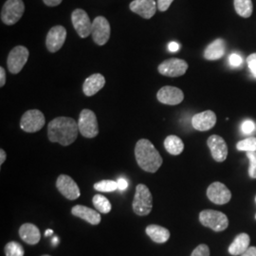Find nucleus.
<instances>
[{
	"label": "nucleus",
	"mask_w": 256,
	"mask_h": 256,
	"mask_svg": "<svg viewBox=\"0 0 256 256\" xmlns=\"http://www.w3.org/2000/svg\"><path fill=\"white\" fill-rule=\"evenodd\" d=\"M135 156L138 165L148 173H156L164 162L158 151L146 138H140L136 144Z\"/></svg>",
	"instance_id": "nucleus-2"
},
{
	"label": "nucleus",
	"mask_w": 256,
	"mask_h": 256,
	"mask_svg": "<svg viewBox=\"0 0 256 256\" xmlns=\"http://www.w3.org/2000/svg\"><path fill=\"white\" fill-rule=\"evenodd\" d=\"M226 50V43L223 39L212 41L204 50V58L209 61H216L223 57Z\"/></svg>",
	"instance_id": "nucleus-22"
},
{
	"label": "nucleus",
	"mask_w": 256,
	"mask_h": 256,
	"mask_svg": "<svg viewBox=\"0 0 256 256\" xmlns=\"http://www.w3.org/2000/svg\"><path fill=\"white\" fill-rule=\"evenodd\" d=\"M158 72L167 77H180L186 74L188 64L182 59L171 58L164 61L158 68Z\"/></svg>",
	"instance_id": "nucleus-10"
},
{
	"label": "nucleus",
	"mask_w": 256,
	"mask_h": 256,
	"mask_svg": "<svg viewBox=\"0 0 256 256\" xmlns=\"http://www.w3.org/2000/svg\"><path fill=\"white\" fill-rule=\"evenodd\" d=\"M168 48H169V50H170V52H178V50L180 48V44H178V43H176V42H171V43L169 44Z\"/></svg>",
	"instance_id": "nucleus-40"
},
{
	"label": "nucleus",
	"mask_w": 256,
	"mask_h": 256,
	"mask_svg": "<svg viewBox=\"0 0 256 256\" xmlns=\"http://www.w3.org/2000/svg\"><path fill=\"white\" fill-rule=\"evenodd\" d=\"M58 191L70 200H75L80 198L81 192L77 183L68 174H60L56 180Z\"/></svg>",
	"instance_id": "nucleus-12"
},
{
	"label": "nucleus",
	"mask_w": 256,
	"mask_h": 256,
	"mask_svg": "<svg viewBox=\"0 0 256 256\" xmlns=\"http://www.w3.org/2000/svg\"><path fill=\"white\" fill-rule=\"evenodd\" d=\"M241 256H256V247H250Z\"/></svg>",
	"instance_id": "nucleus-41"
},
{
	"label": "nucleus",
	"mask_w": 256,
	"mask_h": 256,
	"mask_svg": "<svg viewBox=\"0 0 256 256\" xmlns=\"http://www.w3.org/2000/svg\"><path fill=\"white\" fill-rule=\"evenodd\" d=\"M234 4L238 16L248 18L252 14L254 6L252 0H234Z\"/></svg>",
	"instance_id": "nucleus-26"
},
{
	"label": "nucleus",
	"mask_w": 256,
	"mask_h": 256,
	"mask_svg": "<svg viewBox=\"0 0 256 256\" xmlns=\"http://www.w3.org/2000/svg\"><path fill=\"white\" fill-rule=\"evenodd\" d=\"M66 38V30L63 26L52 28L46 38V46L50 52H57L63 45Z\"/></svg>",
	"instance_id": "nucleus-13"
},
{
	"label": "nucleus",
	"mask_w": 256,
	"mask_h": 256,
	"mask_svg": "<svg viewBox=\"0 0 256 256\" xmlns=\"http://www.w3.org/2000/svg\"><path fill=\"white\" fill-rule=\"evenodd\" d=\"M216 124V115L212 110H206L194 115L192 118V128L198 131H208Z\"/></svg>",
	"instance_id": "nucleus-17"
},
{
	"label": "nucleus",
	"mask_w": 256,
	"mask_h": 256,
	"mask_svg": "<svg viewBox=\"0 0 256 256\" xmlns=\"http://www.w3.org/2000/svg\"><path fill=\"white\" fill-rule=\"evenodd\" d=\"M92 203L98 212H100L102 214H108L112 209L110 200L102 194H95L92 198Z\"/></svg>",
	"instance_id": "nucleus-27"
},
{
	"label": "nucleus",
	"mask_w": 256,
	"mask_h": 256,
	"mask_svg": "<svg viewBox=\"0 0 256 256\" xmlns=\"http://www.w3.org/2000/svg\"><path fill=\"white\" fill-rule=\"evenodd\" d=\"M132 208L134 212L140 216H146L151 212L153 208V196L146 185H137Z\"/></svg>",
	"instance_id": "nucleus-3"
},
{
	"label": "nucleus",
	"mask_w": 256,
	"mask_h": 256,
	"mask_svg": "<svg viewBox=\"0 0 256 256\" xmlns=\"http://www.w3.org/2000/svg\"><path fill=\"white\" fill-rule=\"evenodd\" d=\"M174 0H158V10L160 12H165L169 9L171 4L173 3Z\"/></svg>",
	"instance_id": "nucleus-35"
},
{
	"label": "nucleus",
	"mask_w": 256,
	"mask_h": 256,
	"mask_svg": "<svg viewBox=\"0 0 256 256\" xmlns=\"http://www.w3.org/2000/svg\"><path fill=\"white\" fill-rule=\"evenodd\" d=\"M28 50L26 46H14L7 59V66L10 74H18L22 70L28 59Z\"/></svg>",
	"instance_id": "nucleus-8"
},
{
	"label": "nucleus",
	"mask_w": 256,
	"mask_h": 256,
	"mask_svg": "<svg viewBox=\"0 0 256 256\" xmlns=\"http://www.w3.org/2000/svg\"><path fill=\"white\" fill-rule=\"evenodd\" d=\"M72 21L76 32L81 38H86L92 34V22L84 10H74L72 14Z\"/></svg>",
	"instance_id": "nucleus-11"
},
{
	"label": "nucleus",
	"mask_w": 256,
	"mask_h": 256,
	"mask_svg": "<svg viewBox=\"0 0 256 256\" xmlns=\"http://www.w3.org/2000/svg\"><path fill=\"white\" fill-rule=\"evenodd\" d=\"M78 128L82 136L88 138H95L99 134V126L95 113L90 110H82L79 116Z\"/></svg>",
	"instance_id": "nucleus-6"
},
{
	"label": "nucleus",
	"mask_w": 256,
	"mask_h": 256,
	"mask_svg": "<svg viewBox=\"0 0 256 256\" xmlns=\"http://www.w3.org/2000/svg\"><path fill=\"white\" fill-rule=\"evenodd\" d=\"M92 36L93 41L99 46L108 43L110 37V25L108 19L104 16H97L93 20Z\"/></svg>",
	"instance_id": "nucleus-9"
},
{
	"label": "nucleus",
	"mask_w": 256,
	"mask_h": 256,
	"mask_svg": "<svg viewBox=\"0 0 256 256\" xmlns=\"http://www.w3.org/2000/svg\"><path fill=\"white\" fill-rule=\"evenodd\" d=\"M52 234V230H48L46 232V234H45V236H48V234Z\"/></svg>",
	"instance_id": "nucleus-43"
},
{
	"label": "nucleus",
	"mask_w": 256,
	"mask_h": 256,
	"mask_svg": "<svg viewBox=\"0 0 256 256\" xmlns=\"http://www.w3.org/2000/svg\"><path fill=\"white\" fill-rule=\"evenodd\" d=\"M207 144L210 148L212 158L218 162H222L228 156V146L223 138L218 135H212L207 140Z\"/></svg>",
	"instance_id": "nucleus-15"
},
{
	"label": "nucleus",
	"mask_w": 256,
	"mask_h": 256,
	"mask_svg": "<svg viewBox=\"0 0 256 256\" xmlns=\"http://www.w3.org/2000/svg\"><path fill=\"white\" fill-rule=\"evenodd\" d=\"M247 63L250 72L254 76H256V52L248 57Z\"/></svg>",
	"instance_id": "nucleus-34"
},
{
	"label": "nucleus",
	"mask_w": 256,
	"mask_h": 256,
	"mask_svg": "<svg viewBox=\"0 0 256 256\" xmlns=\"http://www.w3.org/2000/svg\"><path fill=\"white\" fill-rule=\"evenodd\" d=\"M164 147L166 151L171 155H180L184 149L182 140L178 136L170 135L165 138Z\"/></svg>",
	"instance_id": "nucleus-25"
},
{
	"label": "nucleus",
	"mask_w": 256,
	"mask_h": 256,
	"mask_svg": "<svg viewBox=\"0 0 256 256\" xmlns=\"http://www.w3.org/2000/svg\"><path fill=\"white\" fill-rule=\"evenodd\" d=\"M25 10L22 0H7L1 10V20L5 25L12 26L18 23Z\"/></svg>",
	"instance_id": "nucleus-5"
},
{
	"label": "nucleus",
	"mask_w": 256,
	"mask_h": 256,
	"mask_svg": "<svg viewBox=\"0 0 256 256\" xmlns=\"http://www.w3.org/2000/svg\"><path fill=\"white\" fill-rule=\"evenodd\" d=\"M156 98L162 104H169V106H176L183 101L184 94L182 90L178 88L166 86L158 90L156 94Z\"/></svg>",
	"instance_id": "nucleus-16"
},
{
	"label": "nucleus",
	"mask_w": 256,
	"mask_h": 256,
	"mask_svg": "<svg viewBox=\"0 0 256 256\" xmlns=\"http://www.w3.org/2000/svg\"><path fill=\"white\" fill-rule=\"evenodd\" d=\"M207 196L210 202L218 205H224L230 200L232 192L223 183H212L207 189Z\"/></svg>",
	"instance_id": "nucleus-14"
},
{
	"label": "nucleus",
	"mask_w": 256,
	"mask_h": 256,
	"mask_svg": "<svg viewBox=\"0 0 256 256\" xmlns=\"http://www.w3.org/2000/svg\"><path fill=\"white\" fill-rule=\"evenodd\" d=\"M229 62L232 66H239L240 64H242L243 59L238 54H232L230 55Z\"/></svg>",
	"instance_id": "nucleus-36"
},
{
	"label": "nucleus",
	"mask_w": 256,
	"mask_h": 256,
	"mask_svg": "<svg viewBox=\"0 0 256 256\" xmlns=\"http://www.w3.org/2000/svg\"></svg>",
	"instance_id": "nucleus-44"
},
{
	"label": "nucleus",
	"mask_w": 256,
	"mask_h": 256,
	"mask_svg": "<svg viewBox=\"0 0 256 256\" xmlns=\"http://www.w3.org/2000/svg\"><path fill=\"white\" fill-rule=\"evenodd\" d=\"M44 3L48 7H56L62 3L63 0H43Z\"/></svg>",
	"instance_id": "nucleus-38"
},
{
	"label": "nucleus",
	"mask_w": 256,
	"mask_h": 256,
	"mask_svg": "<svg viewBox=\"0 0 256 256\" xmlns=\"http://www.w3.org/2000/svg\"><path fill=\"white\" fill-rule=\"evenodd\" d=\"M6 256H24V248L16 241L9 242L5 246Z\"/></svg>",
	"instance_id": "nucleus-30"
},
{
	"label": "nucleus",
	"mask_w": 256,
	"mask_h": 256,
	"mask_svg": "<svg viewBox=\"0 0 256 256\" xmlns=\"http://www.w3.org/2000/svg\"><path fill=\"white\" fill-rule=\"evenodd\" d=\"M129 8L142 18L150 19L155 16L158 5H156L155 0H134L130 3Z\"/></svg>",
	"instance_id": "nucleus-18"
},
{
	"label": "nucleus",
	"mask_w": 256,
	"mask_h": 256,
	"mask_svg": "<svg viewBox=\"0 0 256 256\" xmlns=\"http://www.w3.org/2000/svg\"><path fill=\"white\" fill-rule=\"evenodd\" d=\"M6 160V152L3 149H0V165L2 166Z\"/></svg>",
	"instance_id": "nucleus-42"
},
{
	"label": "nucleus",
	"mask_w": 256,
	"mask_h": 256,
	"mask_svg": "<svg viewBox=\"0 0 256 256\" xmlns=\"http://www.w3.org/2000/svg\"><path fill=\"white\" fill-rule=\"evenodd\" d=\"M45 116L40 110H28L21 118L20 128L27 133H34L41 130L45 126Z\"/></svg>",
	"instance_id": "nucleus-7"
},
{
	"label": "nucleus",
	"mask_w": 256,
	"mask_h": 256,
	"mask_svg": "<svg viewBox=\"0 0 256 256\" xmlns=\"http://www.w3.org/2000/svg\"><path fill=\"white\" fill-rule=\"evenodd\" d=\"M191 256H210V248L205 244H200L192 250Z\"/></svg>",
	"instance_id": "nucleus-32"
},
{
	"label": "nucleus",
	"mask_w": 256,
	"mask_h": 256,
	"mask_svg": "<svg viewBox=\"0 0 256 256\" xmlns=\"http://www.w3.org/2000/svg\"><path fill=\"white\" fill-rule=\"evenodd\" d=\"M117 183H118V187H119L120 190H122V191H124V190H126L128 188V183L126 178H120Z\"/></svg>",
	"instance_id": "nucleus-37"
},
{
	"label": "nucleus",
	"mask_w": 256,
	"mask_h": 256,
	"mask_svg": "<svg viewBox=\"0 0 256 256\" xmlns=\"http://www.w3.org/2000/svg\"><path fill=\"white\" fill-rule=\"evenodd\" d=\"M78 122L68 117H57L48 126V137L52 142H58L63 146L74 144L78 137Z\"/></svg>",
	"instance_id": "nucleus-1"
},
{
	"label": "nucleus",
	"mask_w": 256,
	"mask_h": 256,
	"mask_svg": "<svg viewBox=\"0 0 256 256\" xmlns=\"http://www.w3.org/2000/svg\"><path fill=\"white\" fill-rule=\"evenodd\" d=\"M106 84L104 77L100 74H92L86 79L82 84V92L86 96L90 97L101 90Z\"/></svg>",
	"instance_id": "nucleus-19"
},
{
	"label": "nucleus",
	"mask_w": 256,
	"mask_h": 256,
	"mask_svg": "<svg viewBox=\"0 0 256 256\" xmlns=\"http://www.w3.org/2000/svg\"><path fill=\"white\" fill-rule=\"evenodd\" d=\"M256 124L250 120H247L245 122H243L242 126H241V130L244 134H250L256 130Z\"/></svg>",
	"instance_id": "nucleus-33"
},
{
	"label": "nucleus",
	"mask_w": 256,
	"mask_h": 256,
	"mask_svg": "<svg viewBox=\"0 0 256 256\" xmlns=\"http://www.w3.org/2000/svg\"><path fill=\"white\" fill-rule=\"evenodd\" d=\"M19 236L30 245H36L40 241L41 234L34 224L25 223L19 229Z\"/></svg>",
	"instance_id": "nucleus-21"
},
{
	"label": "nucleus",
	"mask_w": 256,
	"mask_h": 256,
	"mask_svg": "<svg viewBox=\"0 0 256 256\" xmlns=\"http://www.w3.org/2000/svg\"><path fill=\"white\" fill-rule=\"evenodd\" d=\"M246 155L250 160L248 174L252 178H256V152H247Z\"/></svg>",
	"instance_id": "nucleus-31"
},
{
	"label": "nucleus",
	"mask_w": 256,
	"mask_h": 256,
	"mask_svg": "<svg viewBox=\"0 0 256 256\" xmlns=\"http://www.w3.org/2000/svg\"><path fill=\"white\" fill-rule=\"evenodd\" d=\"M200 221L203 226L214 232H223L229 226L227 216L218 210H202L200 214Z\"/></svg>",
	"instance_id": "nucleus-4"
},
{
	"label": "nucleus",
	"mask_w": 256,
	"mask_h": 256,
	"mask_svg": "<svg viewBox=\"0 0 256 256\" xmlns=\"http://www.w3.org/2000/svg\"><path fill=\"white\" fill-rule=\"evenodd\" d=\"M6 82V72H5V70L4 68H0V86L3 88L4 84Z\"/></svg>",
	"instance_id": "nucleus-39"
},
{
	"label": "nucleus",
	"mask_w": 256,
	"mask_h": 256,
	"mask_svg": "<svg viewBox=\"0 0 256 256\" xmlns=\"http://www.w3.org/2000/svg\"><path fill=\"white\" fill-rule=\"evenodd\" d=\"M94 189L98 192H110L116 191L117 189H119V187H118L117 182L104 180H101L99 182L95 183Z\"/></svg>",
	"instance_id": "nucleus-28"
},
{
	"label": "nucleus",
	"mask_w": 256,
	"mask_h": 256,
	"mask_svg": "<svg viewBox=\"0 0 256 256\" xmlns=\"http://www.w3.org/2000/svg\"><path fill=\"white\" fill-rule=\"evenodd\" d=\"M72 214L92 225H98L101 222V214L97 210L90 209L84 205H76L72 209Z\"/></svg>",
	"instance_id": "nucleus-20"
},
{
	"label": "nucleus",
	"mask_w": 256,
	"mask_h": 256,
	"mask_svg": "<svg viewBox=\"0 0 256 256\" xmlns=\"http://www.w3.org/2000/svg\"><path fill=\"white\" fill-rule=\"evenodd\" d=\"M146 232L149 238L158 244L165 243L170 238V232L168 230L155 224L147 226Z\"/></svg>",
	"instance_id": "nucleus-24"
},
{
	"label": "nucleus",
	"mask_w": 256,
	"mask_h": 256,
	"mask_svg": "<svg viewBox=\"0 0 256 256\" xmlns=\"http://www.w3.org/2000/svg\"><path fill=\"white\" fill-rule=\"evenodd\" d=\"M236 148L239 151H246V152H256V138H247L238 142Z\"/></svg>",
	"instance_id": "nucleus-29"
},
{
	"label": "nucleus",
	"mask_w": 256,
	"mask_h": 256,
	"mask_svg": "<svg viewBox=\"0 0 256 256\" xmlns=\"http://www.w3.org/2000/svg\"><path fill=\"white\" fill-rule=\"evenodd\" d=\"M250 236L247 234H238L232 243L230 245L229 252L232 256H242L250 246Z\"/></svg>",
	"instance_id": "nucleus-23"
}]
</instances>
